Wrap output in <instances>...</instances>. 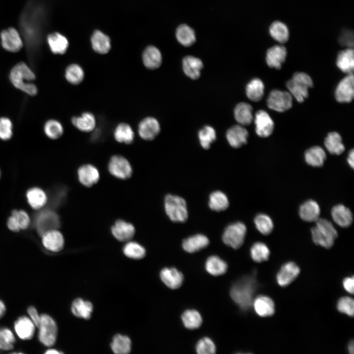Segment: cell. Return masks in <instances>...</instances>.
Returning <instances> with one entry per match:
<instances>
[{"mask_svg": "<svg viewBox=\"0 0 354 354\" xmlns=\"http://www.w3.org/2000/svg\"><path fill=\"white\" fill-rule=\"evenodd\" d=\"M257 229L263 235H267L273 229V223L271 218L266 214L257 215L254 219Z\"/></svg>", "mask_w": 354, "mask_h": 354, "instance_id": "obj_49", "label": "cell"}, {"mask_svg": "<svg viewBox=\"0 0 354 354\" xmlns=\"http://www.w3.org/2000/svg\"><path fill=\"white\" fill-rule=\"evenodd\" d=\"M0 36L1 45L7 51L15 53L23 47V43L20 35L14 28L2 30Z\"/></svg>", "mask_w": 354, "mask_h": 354, "instance_id": "obj_12", "label": "cell"}, {"mask_svg": "<svg viewBox=\"0 0 354 354\" xmlns=\"http://www.w3.org/2000/svg\"><path fill=\"white\" fill-rule=\"evenodd\" d=\"M208 205L212 210L219 211L227 209L229 203L227 196L224 193L216 191L210 195Z\"/></svg>", "mask_w": 354, "mask_h": 354, "instance_id": "obj_45", "label": "cell"}, {"mask_svg": "<svg viewBox=\"0 0 354 354\" xmlns=\"http://www.w3.org/2000/svg\"><path fill=\"white\" fill-rule=\"evenodd\" d=\"M93 310V306L88 301L82 298L75 299L71 305V311L73 315L78 318L89 319Z\"/></svg>", "mask_w": 354, "mask_h": 354, "instance_id": "obj_38", "label": "cell"}, {"mask_svg": "<svg viewBox=\"0 0 354 354\" xmlns=\"http://www.w3.org/2000/svg\"><path fill=\"white\" fill-rule=\"evenodd\" d=\"M111 231L118 240L126 241L132 238L135 234V228L131 224L119 220L112 226Z\"/></svg>", "mask_w": 354, "mask_h": 354, "instance_id": "obj_22", "label": "cell"}, {"mask_svg": "<svg viewBox=\"0 0 354 354\" xmlns=\"http://www.w3.org/2000/svg\"><path fill=\"white\" fill-rule=\"evenodd\" d=\"M6 311V306L3 301L0 299V319L4 316Z\"/></svg>", "mask_w": 354, "mask_h": 354, "instance_id": "obj_61", "label": "cell"}, {"mask_svg": "<svg viewBox=\"0 0 354 354\" xmlns=\"http://www.w3.org/2000/svg\"><path fill=\"white\" fill-rule=\"evenodd\" d=\"M269 32L271 37L281 44L286 42L289 37L288 27L279 21L272 22L269 28Z\"/></svg>", "mask_w": 354, "mask_h": 354, "instance_id": "obj_39", "label": "cell"}, {"mask_svg": "<svg viewBox=\"0 0 354 354\" xmlns=\"http://www.w3.org/2000/svg\"><path fill=\"white\" fill-rule=\"evenodd\" d=\"M199 139L202 147L206 149L210 148V144L216 138L215 130L210 126H205L198 133Z\"/></svg>", "mask_w": 354, "mask_h": 354, "instance_id": "obj_51", "label": "cell"}, {"mask_svg": "<svg viewBox=\"0 0 354 354\" xmlns=\"http://www.w3.org/2000/svg\"><path fill=\"white\" fill-rule=\"evenodd\" d=\"M264 89L265 86L263 81L259 78H255L246 85V94L250 100L258 102L263 98Z\"/></svg>", "mask_w": 354, "mask_h": 354, "instance_id": "obj_37", "label": "cell"}, {"mask_svg": "<svg viewBox=\"0 0 354 354\" xmlns=\"http://www.w3.org/2000/svg\"><path fill=\"white\" fill-rule=\"evenodd\" d=\"M164 206L167 215L172 221L184 222L187 220L186 203L182 198L169 194L165 197Z\"/></svg>", "mask_w": 354, "mask_h": 354, "instance_id": "obj_5", "label": "cell"}, {"mask_svg": "<svg viewBox=\"0 0 354 354\" xmlns=\"http://www.w3.org/2000/svg\"><path fill=\"white\" fill-rule=\"evenodd\" d=\"M354 149H352L349 153V155H348V156L347 158V161H348V163H349V165L352 167V169L354 168Z\"/></svg>", "mask_w": 354, "mask_h": 354, "instance_id": "obj_60", "label": "cell"}, {"mask_svg": "<svg viewBox=\"0 0 354 354\" xmlns=\"http://www.w3.org/2000/svg\"><path fill=\"white\" fill-rule=\"evenodd\" d=\"M12 136V123L7 118H0V139L8 140Z\"/></svg>", "mask_w": 354, "mask_h": 354, "instance_id": "obj_56", "label": "cell"}, {"mask_svg": "<svg viewBox=\"0 0 354 354\" xmlns=\"http://www.w3.org/2000/svg\"><path fill=\"white\" fill-rule=\"evenodd\" d=\"M203 67L202 60L192 56H187L182 60V68L186 76L193 80L200 77L201 70Z\"/></svg>", "mask_w": 354, "mask_h": 354, "instance_id": "obj_21", "label": "cell"}, {"mask_svg": "<svg viewBox=\"0 0 354 354\" xmlns=\"http://www.w3.org/2000/svg\"><path fill=\"white\" fill-rule=\"evenodd\" d=\"M338 310L350 317L354 316V301L352 298L344 296L340 298L337 304Z\"/></svg>", "mask_w": 354, "mask_h": 354, "instance_id": "obj_54", "label": "cell"}, {"mask_svg": "<svg viewBox=\"0 0 354 354\" xmlns=\"http://www.w3.org/2000/svg\"><path fill=\"white\" fill-rule=\"evenodd\" d=\"M16 338L13 332L9 328L0 329V350L10 351L13 349Z\"/></svg>", "mask_w": 354, "mask_h": 354, "instance_id": "obj_50", "label": "cell"}, {"mask_svg": "<svg viewBox=\"0 0 354 354\" xmlns=\"http://www.w3.org/2000/svg\"><path fill=\"white\" fill-rule=\"evenodd\" d=\"M142 57L145 66L148 69H156L161 64V54L160 51L153 46L147 47L144 51Z\"/></svg>", "mask_w": 354, "mask_h": 354, "instance_id": "obj_28", "label": "cell"}, {"mask_svg": "<svg viewBox=\"0 0 354 354\" xmlns=\"http://www.w3.org/2000/svg\"><path fill=\"white\" fill-rule=\"evenodd\" d=\"M93 49L101 54L107 53L111 48L110 38L100 30H95L91 37Z\"/></svg>", "mask_w": 354, "mask_h": 354, "instance_id": "obj_34", "label": "cell"}, {"mask_svg": "<svg viewBox=\"0 0 354 354\" xmlns=\"http://www.w3.org/2000/svg\"><path fill=\"white\" fill-rule=\"evenodd\" d=\"M353 32L349 30L342 31L339 38V42L343 46L348 48H353L354 46Z\"/></svg>", "mask_w": 354, "mask_h": 354, "instance_id": "obj_57", "label": "cell"}, {"mask_svg": "<svg viewBox=\"0 0 354 354\" xmlns=\"http://www.w3.org/2000/svg\"><path fill=\"white\" fill-rule=\"evenodd\" d=\"M36 326L26 316L19 317L14 323V330L18 337L26 341L31 339L35 334Z\"/></svg>", "mask_w": 354, "mask_h": 354, "instance_id": "obj_14", "label": "cell"}, {"mask_svg": "<svg viewBox=\"0 0 354 354\" xmlns=\"http://www.w3.org/2000/svg\"><path fill=\"white\" fill-rule=\"evenodd\" d=\"M299 267L294 262H288L283 265L276 276V281L279 285L286 287L291 283L298 275Z\"/></svg>", "mask_w": 354, "mask_h": 354, "instance_id": "obj_16", "label": "cell"}, {"mask_svg": "<svg viewBox=\"0 0 354 354\" xmlns=\"http://www.w3.org/2000/svg\"><path fill=\"white\" fill-rule=\"evenodd\" d=\"M111 346L116 354H127L131 351V342L128 337L118 334L114 337Z\"/></svg>", "mask_w": 354, "mask_h": 354, "instance_id": "obj_43", "label": "cell"}, {"mask_svg": "<svg viewBox=\"0 0 354 354\" xmlns=\"http://www.w3.org/2000/svg\"><path fill=\"white\" fill-rule=\"evenodd\" d=\"M316 226L311 229L313 242L325 248H329L333 245L338 236L336 230L332 223L324 219H318Z\"/></svg>", "mask_w": 354, "mask_h": 354, "instance_id": "obj_3", "label": "cell"}, {"mask_svg": "<svg viewBox=\"0 0 354 354\" xmlns=\"http://www.w3.org/2000/svg\"><path fill=\"white\" fill-rule=\"evenodd\" d=\"M176 36L177 41L184 46L189 47L196 41L194 30L186 24H182L177 29Z\"/></svg>", "mask_w": 354, "mask_h": 354, "instance_id": "obj_40", "label": "cell"}, {"mask_svg": "<svg viewBox=\"0 0 354 354\" xmlns=\"http://www.w3.org/2000/svg\"><path fill=\"white\" fill-rule=\"evenodd\" d=\"M266 102L269 109L284 112L292 107L293 96L289 92L273 89L269 93Z\"/></svg>", "mask_w": 354, "mask_h": 354, "instance_id": "obj_8", "label": "cell"}, {"mask_svg": "<svg viewBox=\"0 0 354 354\" xmlns=\"http://www.w3.org/2000/svg\"><path fill=\"white\" fill-rule=\"evenodd\" d=\"M252 305L256 313L261 317L272 316L275 312L273 301L266 295H260L257 297L253 300Z\"/></svg>", "mask_w": 354, "mask_h": 354, "instance_id": "obj_23", "label": "cell"}, {"mask_svg": "<svg viewBox=\"0 0 354 354\" xmlns=\"http://www.w3.org/2000/svg\"><path fill=\"white\" fill-rule=\"evenodd\" d=\"M114 137L118 142L129 144L134 140V133L129 124L120 123L115 129Z\"/></svg>", "mask_w": 354, "mask_h": 354, "instance_id": "obj_41", "label": "cell"}, {"mask_svg": "<svg viewBox=\"0 0 354 354\" xmlns=\"http://www.w3.org/2000/svg\"><path fill=\"white\" fill-rule=\"evenodd\" d=\"M30 221L29 217L25 211L14 210L8 220L7 226L11 231L17 232L27 228Z\"/></svg>", "mask_w": 354, "mask_h": 354, "instance_id": "obj_29", "label": "cell"}, {"mask_svg": "<svg viewBox=\"0 0 354 354\" xmlns=\"http://www.w3.org/2000/svg\"><path fill=\"white\" fill-rule=\"evenodd\" d=\"M324 150L319 146H313L306 150L304 158L306 162L313 167H321L326 159Z\"/></svg>", "mask_w": 354, "mask_h": 354, "instance_id": "obj_33", "label": "cell"}, {"mask_svg": "<svg viewBox=\"0 0 354 354\" xmlns=\"http://www.w3.org/2000/svg\"><path fill=\"white\" fill-rule=\"evenodd\" d=\"M160 131V125L156 119L152 117L144 118L138 126V133L142 139L150 141L153 140Z\"/></svg>", "mask_w": 354, "mask_h": 354, "instance_id": "obj_15", "label": "cell"}, {"mask_svg": "<svg viewBox=\"0 0 354 354\" xmlns=\"http://www.w3.org/2000/svg\"><path fill=\"white\" fill-rule=\"evenodd\" d=\"M108 169L114 176L120 179L129 178L132 173V167L128 161L119 155H114L111 158Z\"/></svg>", "mask_w": 354, "mask_h": 354, "instance_id": "obj_11", "label": "cell"}, {"mask_svg": "<svg viewBox=\"0 0 354 354\" xmlns=\"http://www.w3.org/2000/svg\"><path fill=\"white\" fill-rule=\"evenodd\" d=\"M71 122L78 129L85 132L92 131L96 126L95 117L90 112H85L81 116L73 117Z\"/></svg>", "mask_w": 354, "mask_h": 354, "instance_id": "obj_32", "label": "cell"}, {"mask_svg": "<svg viewBox=\"0 0 354 354\" xmlns=\"http://www.w3.org/2000/svg\"><path fill=\"white\" fill-rule=\"evenodd\" d=\"M160 278L169 288L177 289L181 285L183 277L182 273L175 268H164L160 272Z\"/></svg>", "mask_w": 354, "mask_h": 354, "instance_id": "obj_24", "label": "cell"}, {"mask_svg": "<svg viewBox=\"0 0 354 354\" xmlns=\"http://www.w3.org/2000/svg\"><path fill=\"white\" fill-rule=\"evenodd\" d=\"M354 96L353 74H347L338 83L335 91V97L339 103H350Z\"/></svg>", "mask_w": 354, "mask_h": 354, "instance_id": "obj_10", "label": "cell"}, {"mask_svg": "<svg viewBox=\"0 0 354 354\" xmlns=\"http://www.w3.org/2000/svg\"><path fill=\"white\" fill-rule=\"evenodd\" d=\"M44 130L46 136L52 139L59 138L63 133L62 125L55 119L47 121L44 125Z\"/></svg>", "mask_w": 354, "mask_h": 354, "instance_id": "obj_52", "label": "cell"}, {"mask_svg": "<svg viewBox=\"0 0 354 354\" xmlns=\"http://www.w3.org/2000/svg\"><path fill=\"white\" fill-rule=\"evenodd\" d=\"M336 63L343 72L347 74H353L354 55L353 48L340 51L337 55Z\"/></svg>", "mask_w": 354, "mask_h": 354, "instance_id": "obj_20", "label": "cell"}, {"mask_svg": "<svg viewBox=\"0 0 354 354\" xmlns=\"http://www.w3.org/2000/svg\"><path fill=\"white\" fill-rule=\"evenodd\" d=\"M123 253L127 257L140 259L145 257L146 250L144 247L136 242H129L123 247Z\"/></svg>", "mask_w": 354, "mask_h": 354, "instance_id": "obj_53", "label": "cell"}, {"mask_svg": "<svg viewBox=\"0 0 354 354\" xmlns=\"http://www.w3.org/2000/svg\"><path fill=\"white\" fill-rule=\"evenodd\" d=\"M38 328L39 342L48 347L54 345L58 334V327L55 320L48 314H42Z\"/></svg>", "mask_w": 354, "mask_h": 354, "instance_id": "obj_6", "label": "cell"}, {"mask_svg": "<svg viewBox=\"0 0 354 354\" xmlns=\"http://www.w3.org/2000/svg\"><path fill=\"white\" fill-rule=\"evenodd\" d=\"M248 136L247 130L240 124L232 126L226 133V138L229 144L234 148H238L246 144Z\"/></svg>", "mask_w": 354, "mask_h": 354, "instance_id": "obj_19", "label": "cell"}, {"mask_svg": "<svg viewBox=\"0 0 354 354\" xmlns=\"http://www.w3.org/2000/svg\"><path fill=\"white\" fill-rule=\"evenodd\" d=\"M182 321L184 326L188 329H196L200 326L202 318L200 313L195 310H187L182 315Z\"/></svg>", "mask_w": 354, "mask_h": 354, "instance_id": "obj_46", "label": "cell"}, {"mask_svg": "<svg viewBox=\"0 0 354 354\" xmlns=\"http://www.w3.org/2000/svg\"><path fill=\"white\" fill-rule=\"evenodd\" d=\"M324 144L327 150L331 154L340 155L345 150L342 138L336 132L328 133L324 139Z\"/></svg>", "mask_w": 354, "mask_h": 354, "instance_id": "obj_36", "label": "cell"}, {"mask_svg": "<svg viewBox=\"0 0 354 354\" xmlns=\"http://www.w3.org/2000/svg\"><path fill=\"white\" fill-rule=\"evenodd\" d=\"M257 288L255 274L245 276L232 287L230 295L234 302L243 310H248L253 302Z\"/></svg>", "mask_w": 354, "mask_h": 354, "instance_id": "obj_1", "label": "cell"}, {"mask_svg": "<svg viewBox=\"0 0 354 354\" xmlns=\"http://www.w3.org/2000/svg\"><path fill=\"white\" fill-rule=\"evenodd\" d=\"M208 244L209 239L206 236L197 234L184 239L182 246L185 251L194 253L205 248Z\"/></svg>", "mask_w": 354, "mask_h": 354, "instance_id": "obj_30", "label": "cell"}, {"mask_svg": "<svg viewBox=\"0 0 354 354\" xmlns=\"http://www.w3.org/2000/svg\"><path fill=\"white\" fill-rule=\"evenodd\" d=\"M205 266L206 271L214 276L224 274L227 269L226 263L217 256L209 257L206 262Z\"/></svg>", "mask_w": 354, "mask_h": 354, "instance_id": "obj_42", "label": "cell"}, {"mask_svg": "<svg viewBox=\"0 0 354 354\" xmlns=\"http://www.w3.org/2000/svg\"><path fill=\"white\" fill-rule=\"evenodd\" d=\"M44 247L53 252H58L63 249L64 238L62 235L57 229L46 232L42 236Z\"/></svg>", "mask_w": 354, "mask_h": 354, "instance_id": "obj_18", "label": "cell"}, {"mask_svg": "<svg viewBox=\"0 0 354 354\" xmlns=\"http://www.w3.org/2000/svg\"><path fill=\"white\" fill-rule=\"evenodd\" d=\"M299 214L301 218L305 221H316L319 218L320 208L315 201L309 200L300 206Z\"/></svg>", "mask_w": 354, "mask_h": 354, "instance_id": "obj_27", "label": "cell"}, {"mask_svg": "<svg viewBox=\"0 0 354 354\" xmlns=\"http://www.w3.org/2000/svg\"><path fill=\"white\" fill-rule=\"evenodd\" d=\"M196 351L199 354H212L216 352V347L213 342L209 338L205 337L200 339L196 345Z\"/></svg>", "mask_w": 354, "mask_h": 354, "instance_id": "obj_55", "label": "cell"}, {"mask_svg": "<svg viewBox=\"0 0 354 354\" xmlns=\"http://www.w3.org/2000/svg\"><path fill=\"white\" fill-rule=\"evenodd\" d=\"M343 285L346 291L353 294L354 291V276L349 277L345 278L343 281Z\"/></svg>", "mask_w": 354, "mask_h": 354, "instance_id": "obj_59", "label": "cell"}, {"mask_svg": "<svg viewBox=\"0 0 354 354\" xmlns=\"http://www.w3.org/2000/svg\"><path fill=\"white\" fill-rule=\"evenodd\" d=\"M9 79L17 88L31 96L36 94L37 87L32 82L35 79V74L25 63L16 64L10 71Z\"/></svg>", "mask_w": 354, "mask_h": 354, "instance_id": "obj_2", "label": "cell"}, {"mask_svg": "<svg viewBox=\"0 0 354 354\" xmlns=\"http://www.w3.org/2000/svg\"><path fill=\"white\" fill-rule=\"evenodd\" d=\"M252 110V107L249 104L246 102L238 103L234 109L236 120L242 126L250 124L253 119Z\"/></svg>", "mask_w": 354, "mask_h": 354, "instance_id": "obj_31", "label": "cell"}, {"mask_svg": "<svg viewBox=\"0 0 354 354\" xmlns=\"http://www.w3.org/2000/svg\"><path fill=\"white\" fill-rule=\"evenodd\" d=\"M27 313L30 319L36 327H38L40 321V315L39 314L36 308L33 306H30L27 309Z\"/></svg>", "mask_w": 354, "mask_h": 354, "instance_id": "obj_58", "label": "cell"}, {"mask_svg": "<svg viewBox=\"0 0 354 354\" xmlns=\"http://www.w3.org/2000/svg\"><path fill=\"white\" fill-rule=\"evenodd\" d=\"M45 354H62V353L58 351L57 350L54 349H50L48 350H47L45 352Z\"/></svg>", "mask_w": 354, "mask_h": 354, "instance_id": "obj_62", "label": "cell"}, {"mask_svg": "<svg viewBox=\"0 0 354 354\" xmlns=\"http://www.w3.org/2000/svg\"><path fill=\"white\" fill-rule=\"evenodd\" d=\"M348 350L350 354H354V344L353 340L349 343L348 347Z\"/></svg>", "mask_w": 354, "mask_h": 354, "instance_id": "obj_63", "label": "cell"}, {"mask_svg": "<svg viewBox=\"0 0 354 354\" xmlns=\"http://www.w3.org/2000/svg\"><path fill=\"white\" fill-rule=\"evenodd\" d=\"M79 181L84 185L90 187L96 183L99 178L98 170L93 165H84L78 170Z\"/></svg>", "mask_w": 354, "mask_h": 354, "instance_id": "obj_26", "label": "cell"}, {"mask_svg": "<svg viewBox=\"0 0 354 354\" xmlns=\"http://www.w3.org/2000/svg\"><path fill=\"white\" fill-rule=\"evenodd\" d=\"M254 122L256 134L261 137L266 138L272 133L274 124L268 114L265 111H258L255 116Z\"/></svg>", "mask_w": 354, "mask_h": 354, "instance_id": "obj_13", "label": "cell"}, {"mask_svg": "<svg viewBox=\"0 0 354 354\" xmlns=\"http://www.w3.org/2000/svg\"><path fill=\"white\" fill-rule=\"evenodd\" d=\"M27 197L29 204L34 209L41 208L47 202L46 194L39 188L34 187L29 190Z\"/></svg>", "mask_w": 354, "mask_h": 354, "instance_id": "obj_44", "label": "cell"}, {"mask_svg": "<svg viewBox=\"0 0 354 354\" xmlns=\"http://www.w3.org/2000/svg\"><path fill=\"white\" fill-rule=\"evenodd\" d=\"M47 42L50 50L55 54H63L68 46L67 38L59 32H54L48 35Z\"/></svg>", "mask_w": 354, "mask_h": 354, "instance_id": "obj_35", "label": "cell"}, {"mask_svg": "<svg viewBox=\"0 0 354 354\" xmlns=\"http://www.w3.org/2000/svg\"><path fill=\"white\" fill-rule=\"evenodd\" d=\"M35 225L39 235L42 236L46 232L59 227V217L52 210H44L36 216Z\"/></svg>", "mask_w": 354, "mask_h": 354, "instance_id": "obj_9", "label": "cell"}, {"mask_svg": "<svg viewBox=\"0 0 354 354\" xmlns=\"http://www.w3.org/2000/svg\"><path fill=\"white\" fill-rule=\"evenodd\" d=\"M84 72L82 68L77 64H71L65 70V77L67 81L73 85L81 83L84 78Z\"/></svg>", "mask_w": 354, "mask_h": 354, "instance_id": "obj_47", "label": "cell"}, {"mask_svg": "<svg viewBox=\"0 0 354 354\" xmlns=\"http://www.w3.org/2000/svg\"><path fill=\"white\" fill-rule=\"evenodd\" d=\"M313 86L311 78L306 73L297 72L286 83V87L293 97L299 103L308 96V89Z\"/></svg>", "mask_w": 354, "mask_h": 354, "instance_id": "obj_4", "label": "cell"}, {"mask_svg": "<svg viewBox=\"0 0 354 354\" xmlns=\"http://www.w3.org/2000/svg\"><path fill=\"white\" fill-rule=\"evenodd\" d=\"M246 231L244 223L240 222L233 223L225 229L222 240L227 245L234 249L239 248L243 243Z\"/></svg>", "mask_w": 354, "mask_h": 354, "instance_id": "obj_7", "label": "cell"}, {"mask_svg": "<svg viewBox=\"0 0 354 354\" xmlns=\"http://www.w3.org/2000/svg\"><path fill=\"white\" fill-rule=\"evenodd\" d=\"M287 54V50L284 46L280 45L273 46L268 48L266 52V62L271 68L280 69L286 59Z\"/></svg>", "mask_w": 354, "mask_h": 354, "instance_id": "obj_17", "label": "cell"}, {"mask_svg": "<svg viewBox=\"0 0 354 354\" xmlns=\"http://www.w3.org/2000/svg\"><path fill=\"white\" fill-rule=\"evenodd\" d=\"M252 259L256 262L261 263L268 260L270 251L266 244L261 242L253 244L250 249Z\"/></svg>", "mask_w": 354, "mask_h": 354, "instance_id": "obj_48", "label": "cell"}, {"mask_svg": "<svg viewBox=\"0 0 354 354\" xmlns=\"http://www.w3.org/2000/svg\"><path fill=\"white\" fill-rule=\"evenodd\" d=\"M331 215L335 222L341 227H349L353 222L351 211L342 204L333 206L331 210Z\"/></svg>", "mask_w": 354, "mask_h": 354, "instance_id": "obj_25", "label": "cell"}]
</instances>
